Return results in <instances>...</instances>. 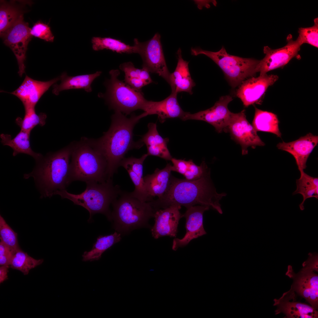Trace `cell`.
<instances>
[{
    "mask_svg": "<svg viewBox=\"0 0 318 318\" xmlns=\"http://www.w3.org/2000/svg\"><path fill=\"white\" fill-rule=\"evenodd\" d=\"M210 170L203 177L189 180L179 179L172 175L164 195L150 202L155 211L172 206H183L186 208L196 205L212 208L223 213L219 201L226 193H218L211 179Z\"/></svg>",
    "mask_w": 318,
    "mask_h": 318,
    "instance_id": "obj_1",
    "label": "cell"
},
{
    "mask_svg": "<svg viewBox=\"0 0 318 318\" xmlns=\"http://www.w3.org/2000/svg\"><path fill=\"white\" fill-rule=\"evenodd\" d=\"M147 116L144 112L138 115L133 114L127 118L121 112L115 111L111 117V123L108 131L98 139H91L94 145L106 159L109 179H112L128 151L139 149L144 145L140 140L134 141L133 130L139 120Z\"/></svg>",
    "mask_w": 318,
    "mask_h": 318,
    "instance_id": "obj_2",
    "label": "cell"
},
{
    "mask_svg": "<svg viewBox=\"0 0 318 318\" xmlns=\"http://www.w3.org/2000/svg\"><path fill=\"white\" fill-rule=\"evenodd\" d=\"M71 143L54 152L49 153L36 162L32 172L24 178H33L41 194V197L50 198L58 191L66 190L71 183L69 178Z\"/></svg>",
    "mask_w": 318,
    "mask_h": 318,
    "instance_id": "obj_3",
    "label": "cell"
},
{
    "mask_svg": "<svg viewBox=\"0 0 318 318\" xmlns=\"http://www.w3.org/2000/svg\"><path fill=\"white\" fill-rule=\"evenodd\" d=\"M71 160L69 178L70 182L79 180L102 182L108 179L105 159L92 142L91 139L82 137L71 143Z\"/></svg>",
    "mask_w": 318,
    "mask_h": 318,
    "instance_id": "obj_4",
    "label": "cell"
},
{
    "mask_svg": "<svg viewBox=\"0 0 318 318\" xmlns=\"http://www.w3.org/2000/svg\"><path fill=\"white\" fill-rule=\"evenodd\" d=\"M86 183V189L80 194H72L64 190L57 191L54 195H58L62 198L68 199L74 204L86 209L90 213L89 220L97 213H103L111 218L109 206L122 191L120 186H114L112 179L102 182H91Z\"/></svg>",
    "mask_w": 318,
    "mask_h": 318,
    "instance_id": "obj_5",
    "label": "cell"
},
{
    "mask_svg": "<svg viewBox=\"0 0 318 318\" xmlns=\"http://www.w3.org/2000/svg\"><path fill=\"white\" fill-rule=\"evenodd\" d=\"M119 196L112 203L111 214L117 230L127 231L141 226L154 217L155 211L150 202H142L130 193L122 191Z\"/></svg>",
    "mask_w": 318,
    "mask_h": 318,
    "instance_id": "obj_6",
    "label": "cell"
},
{
    "mask_svg": "<svg viewBox=\"0 0 318 318\" xmlns=\"http://www.w3.org/2000/svg\"><path fill=\"white\" fill-rule=\"evenodd\" d=\"M194 56L203 54L213 60L221 68L233 87L239 86L244 81L254 77L260 60L230 55L223 47L219 51L213 52L198 48H192Z\"/></svg>",
    "mask_w": 318,
    "mask_h": 318,
    "instance_id": "obj_7",
    "label": "cell"
},
{
    "mask_svg": "<svg viewBox=\"0 0 318 318\" xmlns=\"http://www.w3.org/2000/svg\"><path fill=\"white\" fill-rule=\"evenodd\" d=\"M109 74L110 78L105 83L106 92L104 94H99V97L105 98L110 107L115 111L120 112L126 115L138 110L144 111L148 100L141 91L119 80V70H111Z\"/></svg>",
    "mask_w": 318,
    "mask_h": 318,
    "instance_id": "obj_8",
    "label": "cell"
},
{
    "mask_svg": "<svg viewBox=\"0 0 318 318\" xmlns=\"http://www.w3.org/2000/svg\"><path fill=\"white\" fill-rule=\"evenodd\" d=\"M309 257L302 264V268L297 273L292 267L288 266L286 275L292 279L293 283L290 289L296 296L304 299L315 309H318V255L309 253Z\"/></svg>",
    "mask_w": 318,
    "mask_h": 318,
    "instance_id": "obj_9",
    "label": "cell"
},
{
    "mask_svg": "<svg viewBox=\"0 0 318 318\" xmlns=\"http://www.w3.org/2000/svg\"><path fill=\"white\" fill-rule=\"evenodd\" d=\"M135 53L141 56L143 68L149 72L158 74L170 84V73L168 68L160 42V35L157 33L149 40L140 42L134 39Z\"/></svg>",
    "mask_w": 318,
    "mask_h": 318,
    "instance_id": "obj_10",
    "label": "cell"
},
{
    "mask_svg": "<svg viewBox=\"0 0 318 318\" xmlns=\"http://www.w3.org/2000/svg\"><path fill=\"white\" fill-rule=\"evenodd\" d=\"M27 22L22 15L2 37L4 43L12 50L17 59L19 66L18 73L21 77L25 72L24 64L28 45L32 36Z\"/></svg>",
    "mask_w": 318,
    "mask_h": 318,
    "instance_id": "obj_11",
    "label": "cell"
},
{
    "mask_svg": "<svg viewBox=\"0 0 318 318\" xmlns=\"http://www.w3.org/2000/svg\"><path fill=\"white\" fill-rule=\"evenodd\" d=\"M226 132H229L232 138L241 145L243 155L248 154L249 147L254 148L265 145L247 121L245 110L238 113L232 112Z\"/></svg>",
    "mask_w": 318,
    "mask_h": 318,
    "instance_id": "obj_12",
    "label": "cell"
},
{
    "mask_svg": "<svg viewBox=\"0 0 318 318\" xmlns=\"http://www.w3.org/2000/svg\"><path fill=\"white\" fill-rule=\"evenodd\" d=\"M287 44L283 47L272 49L268 46L264 47L263 52L265 57L259 62L256 68L257 72L260 74L283 67L293 58L297 55L302 45L297 38L293 39L291 34L287 37Z\"/></svg>",
    "mask_w": 318,
    "mask_h": 318,
    "instance_id": "obj_13",
    "label": "cell"
},
{
    "mask_svg": "<svg viewBox=\"0 0 318 318\" xmlns=\"http://www.w3.org/2000/svg\"><path fill=\"white\" fill-rule=\"evenodd\" d=\"M233 100L230 95L221 96L210 108L194 114L187 112L182 120L204 121L213 126L218 133L226 132L232 113L228 110V106Z\"/></svg>",
    "mask_w": 318,
    "mask_h": 318,
    "instance_id": "obj_14",
    "label": "cell"
},
{
    "mask_svg": "<svg viewBox=\"0 0 318 318\" xmlns=\"http://www.w3.org/2000/svg\"><path fill=\"white\" fill-rule=\"evenodd\" d=\"M279 79L278 76L266 74H260L245 80L239 86L236 96L240 99L244 105L248 107L259 103L268 87Z\"/></svg>",
    "mask_w": 318,
    "mask_h": 318,
    "instance_id": "obj_15",
    "label": "cell"
},
{
    "mask_svg": "<svg viewBox=\"0 0 318 318\" xmlns=\"http://www.w3.org/2000/svg\"><path fill=\"white\" fill-rule=\"evenodd\" d=\"M210 208L207 206L197 205L187 208L182 215L186 219V233L181 239L174 238L173 241L172 249L176 251L179 247L186 246L194 239L206 234L203 224V214Z\"/></svg>",
    "mask_w": 318,
    "mask_h": 318,
    "instance_id": "obj_16",
    "label": "cell"
},
{
    "mask_svg": "<svg viewBox=\"0 0 318 318\" xmlns=\"http://www.w3.org/2000/svg\"><path fill=\"white\" fill-rule=\"evenodd\" d=\"M297 296L290 289L279 299L274 300L275 314L282 313L287 318H317L318 312L310 305L296 300Z\"/></svg>",
    "mask_w": 318,
    "mask_h": 318,
    "instance_id": "obj_17",
    "label": "cell"
},
{
    "mask_svg": "<svg viewBox=\"0 0 318 318\" xmlns=\"http://www.w3.org/2000/svg\"><path fill=\"white\" fill-rule=\"evenodd\" d=\"M181 208L179 206H172L155 211V223L151 230L155 238L164 236L176 237L179 221L182 217L180 211Z\"/></svg>",
    "mask_w": 318,
    "mask_h": 318,
    "instance_id": "obj_18",
    "label": "cell"
},
{
    "mask_svg": "<svg viewBox=\"0 0 318 318\" xmlns=\"http://www.w3.org/2000/svg\"><path fill=\"white\" fill-rule=\"evenodd\" d=\"M60 80L59 76L49 81H41L26 75L19 87L10 93L19 99L24 107H35L43 95L52 85Z\"/></svg>",
    "mask_w": 318,
    "mask_h": 318,
    "instance_id": "obj_19",
    "label": "cell"
},
{
    "mask_svg": "<svg viewBox=\"0 0 318 318\" xmlns=\"http://www.w3.org/2000/svg\"><path fill=\"white\" fill-rule=\"evenodd\" d=\"M318 143V136L309 133L295 141L279 143L276 146L279 149L288 152L294 157L300 171L306 168L307 159Z\"/></svg>",
    "mask_w": 318,
    "mask_h": 318,
    "instance_id": "obj_20",
    "label": "cell"
},
{
    "mask_svg": "<svg viewBox=\"0 0 318 318\" xmlns=\"http://www.w3.org/2000/svg\"><path fill=\"white\" fill-rule=\"evenodd\" d=\"M148 156L145 154L139 158L133 157L124 158L120 164V166L127 171L134 185L135 189L130 193L131 195L143 202L150 201L145 188L143 176V163Z\"/></svg>",
    "mask_w": 318,
    "mask_h": 318,
    "instance_id": "obj_21",
    "label": "cell"
},
{
    "mask_svg": "<svg viewBox=\"0 0 318 318\" xmlns=\"http://www.w3.org/2000/svg\"><path fill=\"white\" fill-rule=\"evenodd\" d=\"M177 95L172 92L169 96L162 101L148 100L144 111L147 115H157L159 121L162 123L168 118H178L182 120L187 112L183 111L179 105Z\"/></svg>",
    "mask_w": 318,
    "mask_h": 318,
    "instance_id": "obj_22",
    "label": "cell"
},
{
    "mask_svg": "<svg viewBox=\"0 0 318 318\" xmlns=\"http://www.w3.org/2000/svg\"><path fill=\"white\" fill-rule=\"evenodd\" d=\"M172 166L170 163H167L163 169L157 168L153 173L144 177L145 188L150 201L155 197L160 198L166 191L172 175Z\"/></svg>",
    "mask_w": 318,
    "mask_h": 318,
    "instance_id": "obj_23",
    "label": "cell"
},
{
    "mask_svg": "<svg viewBox=\"0 0 318 318\" xmlns=\"http://www.w3.org/2000/svg\"><path fill=\"white\" fill-rule=\"evenodd\" d=\"M178 62L174 71L170 73V80L172 92L177 94L185 92L192 95V89L196 85L191 77L189 71V62L184 60L182 58L181 51L180 48L177 52Z\"/></svg>",
    "mask_w": 318,
    "mask_h": 318,
    "instance_id": "obj_24",
    "label": "cell"
},
{
    "mask_svg": "<svg viewBox=\"0 0 318 318\" xmlns=\"http://www.w3.org/2000/svg\"><path fill=\"white\" fill-rule=\"evenodd\" d=\"M148 127V132L140 140L146 146L147 155L171 161L173 158L167 147L169 139L163 138L160 135L157 130L156 123H149Z\"/></svg>",
    "mask_w": 318,
    "mask_h": 318,
    "instance_id": "obj_25",
    "label": "cell"
},
{
    "mask_svg": "<svg viewBox=\"0 0 318 318\" xmlns=\"http://www.w3.org/2000/svg\"><path fill=\"white\" fill-rule=\"evenodd\" d=\"M31 132L21 130L13 138L8 134H1V142L4 145L9 146L13 150V155L16 156L23 153L29 155L33 158L36 161L39 160L43 155L34 152L32 149L30 143Z\"/></svg>",
    "mask_w": 318,
    "mask_h": 318,
    "instance_id": "obj_26",
    "label": "cell"
},
{
    "mask_svg": "<svg viewBox=\"0 0 318 318\" xmlns=\"http://www.w3.org/2000/svg\"><path fill=\"white\" fill-rule=\"evenodd\" d=\"M101 73V72L98 71L92 74L73 77L68 76L66 72H64L60 76V83L54 85L52 93L57 95L62 91L76 89H83L87 92H91L92 83Z\"/></svg>",
    "mask_w": 318,
    "mask_h": 318,
    "instance_id": "obj_27",
    "label": "cell"
},
{
    "mask_svg": "<svg viewBox=\"0 0 318 318\" xmlns=\"http://www.w3.org/2000/svg\"><path fill=\"white\" fill-rule=\"evenodd\" d=\"M16 1H0V35L2 37L15 23L23 11Z\"/></svg>",
    "mask_w": 318,
    "mask_h": 318,
    "instance_id": "obj_28",
    "label": "cell"
},
{
    "mask_svg": "<svg viewBox=\"0 0 318 318\" xmlns=\"http://www.w3.org/2000/svg\"><path fill=\"white\" fill-rule=\"evenodd\" d=\"M255 112L252 125L256 131L272 133L281 138L277 115L270 112L263 111L255 107Z\"/></svg>",
    "mask_w": 318,
    "mask_h": 318,
    "instance_id": "obj_29",
    "label": "cell"
},
{
    "mask_svg": "<svg viewBox=\"0 0 318 318\" xmlns=\"http://www.w3.org/2000/svg\"><path fill=\"white\" fill-rule=\"evenodd\" d=\"M299 171L300 177L296 180L297 189L293 194H300L302 196L303 200L299 207L302 211L304 209V204L307 199L313 197L318 199V178L309 175L304 170Z\"/></svg>",
    "mask_w": 318,
    "mask_h": 318,
    "instance_id": "obj_30",
    "label": "cell"
},
{
    "mask_svg": "<svg viewBox=\"0 0 318 318\" xmlns=\"http://www.w3.org/2000/svg\"><path fill=\"white\" fill-rule=\"evenodd\" d=\"M121 238L120 234L116 232L110 235L99 236L92 249L84 252L82 260L92 261L99 260L105 251L120 241Z\"/></svg>",
    "mask_w": 318,
    "mask_h": 318,
    "instance_id": "obj_31",
    "label": "cell"
},
{
    "mask_svg": "<svg viewBox=\"0 0 318 318\" xmlns=\"http://www.w3.org/2000/svg\"><path fill=\"white\" fill-rule=\"evenodd\" d=\"M93 49L99 51L109 49L118 53H135V47L126 44L121 41L110 37H94L91 40Z\"/></svg>",
    "mask_w": 318,
    "mask_h": 318,
    "instance_id": "obj_32",
    "label": "cell"
},
{
    "mask_svg": "<svg viewBox=\"0 0 318 318\" xmlns=\"http://www.w3.org/2000/svg\"><path fill=\"white\" fill-rule=\"evenodd\" d=\"M25 114L23 118L18 117L16 119V124L20 127L21 130L31 132L37 125L43 126L46 123V114L43 112L37 114L35 107H24Z\"/></svg>",
    "mask_w": 318,
    "mask_h": 318,
    "instance_id": "obj_33",
    "label": "cell"
},
{
    "mask_svg": "<svg viewBox=\"0 0 318 318\" xmlns=\"http://www.w3.org/2000/svg\"><path fill=\"white\" fill-rule=\"evenodd\" d=\"M43 259H36L29 256L20 248L16 250L11 259L10 267L27 275L29 271L41 264Z\"/></svg>",
    "mask_w": 318,
    "mask_h": 318,
    "instance_id": "obj_34",
    "label": "cell"
},
{
    "mask_svg": "<svg viewBox=\"0 0 318 318\" xmlns=\"http://www.w3.org/2000/svg\"><path fill=\"white\" fill-rule=\"evenodd\" d=\"M0 238L4 244L16 251L20 249L18 242L17 234L0 216Z\"/></svg>",
    "mask_w": 318,
    "mask_h": 318,
    "instance_id": "obj_35",
    "label": "cell"
},
{
    "mask_svg": "<svg viewBox=\"0 0 318 318\" xmlns=\"http://www.w3.org/2000/svg\"><path fill=\"white\" fill-rule=\"evenodd\" d=\"M299 36L297 38L302 45L307 43L318 48V18L314 19V25L308 27L299 29Z\"/></svg>",
    "mask_w": 318,
    "mask_h": 318,
    "instance_id": "obj_36",
    "label": "cell"
},
{
    "mask_svg": "<svg viewBox=\"0 0 318 318\" xmlns=\"http://www.w3.org/2000/svg\"><path fill=\"white\" fill-rule=\"evenodd\" d=\"M188 162V168L183 175L187 180H193L199 179L210 170L204 161H202L200 166L196 165L192 160H189Z\"/></svg>",
    "mask_w": 318,
    "mask_h": 318,
    "instance_id": "obj_37",
    "label": "cell"
},
{
    "mask_svg": "<svg viewBox=\"0 0 318 318\" xmlns=\"http://www.w3.org/2000/svg\"><path fill=\"white\" fill-rule=\"evenodd\" d=\"M31 35L47 42H53L54 37L48 24L38 21L30 29Z\"/></svg>",
    "mask_w": 318,
    "mask_h": 318,
    "instance_id": "obj_38",
    "label": "cell"
},
{
    "mask_svg": "<svg viewBox=\"0 0 318 318\" xmlns=\"http://www.w3.org/2000/svg\"><path fill=\"white\" fill-rule=\"evenodd\" d=\"M120 69L124 72L125 77L137 78L142 80L146 74V71L143 68L139 69L135 68L131 62H125L120 66Z\"/></svg>",
    "mask_w": 318,
    "mask_h": 318,
    "instance_id": "obj_39",
    "label": "cell"
},
{
    "mask_svg": "<svg viewBox=\"0 0 318 318\" xmlns=\"http://www.w3.org/2000/svg\"><path fill=\"white\" fill-rule=\"evenodd\" d=\"M15 251L0 242V265L8 266L10 263Z\"/></svg>",
    "mask_w": 318,
    "mask_h": 318,
    "instance_id": "obj_40",
    "label": "cell"
},
{
    "mask_svg": "<svg viewBox=\"0 0 318 318\" xmlns=\"http://www.w3.org/2000/svg\"><path fill=\"white\" fill-rule=\"evenodd\" d=\"M171 161L173 163L172 171L178 172L183 175L188 168V161L173 158Z\"/></svg>",
    "mask_w": 318,
    "mask_h": 318,
    "instance_id": "obj_41",
    "label": "cell"
},
{
    "mask_svg": "<svg viewBox=\"0 0 318 318\" xmlns=\"http://www.w3.org/2000/svg\"><path fill=\"white\" fill-rule=\"evenodd\" d=\"M124 81L132 88L138 90L146 85L144 82L139 78L125 77Z\"/></svg>",
    "mask_w": 318,
    "mask_h": 318,
    "instance_id": "obj_42",
    "label": "cell"
},
{
    "mask_svg": "<svg viewBox=\"0 0 318 318\" xmlns=\"http://www.w3.org/2000/svg\"><path fill=\"white\" fill-rule=\"evenodd\" d=\"M8 266H2L0 267V283L8 279L7 274L9 271Z\"/></svg>",
    "mask_w": 318,
    "mask_h": 318,
    "instance_id": "obj_43",
    "label": "cell"
}]
</instances>
